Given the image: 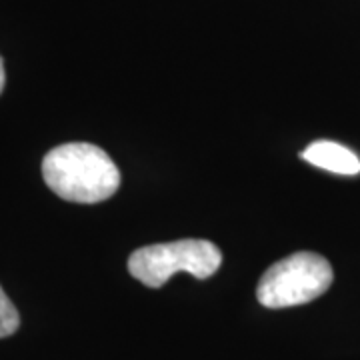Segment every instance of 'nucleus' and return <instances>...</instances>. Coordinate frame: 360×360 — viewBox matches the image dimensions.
<instances>
[{
	"mask_svg": "<svg viewBox=\"0 0 360 360\" xmlns=\"http://www.w3.org/2000/svg\"><path fill=\"white\" fill-rule=\"evenodd\" d=\"M42 176L56 196L77 205L103 202L120 186L115 160L89 142H68L52 148L42 160Z\"/></svg>",
	"mask_w": 360,
	"mask_h": 360,
	"instance_id": "1",
	"label": "nucleus"
},
{
	"mask_svg": "<svg viewBox=\"0 0 360 360\" xmlns=\"http://www.w3.org/2000/svg\"><path fill=\"white\" fill-rule=\"evenodd\" d=\"M330 262L316 252H295L272 264L257 286L258 302L266 309H288L312 302L333 284Z\"/></svg>",
	"mask_w": 360,
	"mask_h": 360,
	"instance_id": "2",
	"label": "nucleus"
},
{
	"mask_svg": "<svg viewBox=\"0 0 360 360\" xmlns=\"http://www.w3.org/2000/svg\"><path fill=\"white\" fill-rule=\"evenodd\" d=\"M222 252L210 240H176L165 245L142 246L129 258V272L150 288H160L176 272H188L205 281L219 270Z\"/></svg>",
	"mask_w": 360,
	"mask_h": 360,
	"instance_id": "3",
	"label": "nucleus"
},
{
	"mask_svg": "<svg viewBox=\"0 0 360 360\" xmlns=\"http://www.w3.org/2000/svg\"><path fill=\"white\" fill-rule=\"evenodd\" d=\"M300 156L314 165V167L335 172V174H345V176H354L360 172L359 156L347 146L333 141H316L310 144L307 150H302Z\"/></svg>",
	"mask_w": 360,
	"mask_h": 360,
	"instance_id": "4",
	"label": "nucleus"
},
{
	"mask_svg": "<svg viewBox=\"0 0 360 360\" xmlns=\"http://www.w3.org/2000/svg\"><path fill=\"white\" fill-rule=\"evenodd\" d=\"M18 326H20L18 310L0 286V338L14 335L18 330Z\"/></svg>",
	"mask_w": 360,
	"mask_h": 360,
	"instance_id": "5",
	"label": "nucleus"
},
{
	"mask_svg": "<svg viewBox=\"0 0 360 360\" xmlns=\"http://www.w3.org/2000/svg\"><path fill=\"white\" fill-rule=\"evenodd\" d=\"M4 65H2V58H0V92H2V89H4Z\"/></svg>",
	"mask_w": 360,
	"mask_h": 360,
	"instance_id": "6",
	"label": "nucleus"
}]
</instances>
